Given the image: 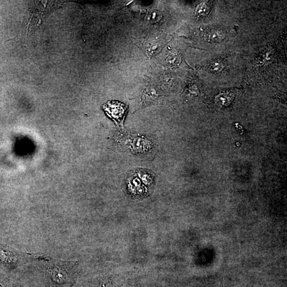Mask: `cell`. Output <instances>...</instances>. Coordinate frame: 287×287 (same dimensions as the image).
I'll use <instances>...</instances> for the list:
<instances>
[{"mask_svg": "<svg viewBox=\"0 0 287 287\" xmlns=\"http://www.w3.org/2000/svg\"><path fill=\"white\" fill-rule=\"evenodd\" d=\"M48 257L21 251L0 244V265L14 268L30 262L47 259Z\"/></svg>", "mask_w": 287, "mask_h": 287, "instance_id": "2", "label": "cell"}, {"mask_svg": "<svg viewBox=\"0 0 287 287\" xmlns=\"http://www.w3.org/2000/svg\"><path fill=\"white\" fill-rule=\"evenodd\" d=\"M42 262L49 278L54 283L60 285L69 282L77 264L76 261H66L50 257L42 260Z\"/></svg>", "mask_w": 287, "mask_h": 287, "instance_id": "1", "label": "cell"}, {"mask_svg": "<svg viewBox=\"0 0 287 287\" xmlns=\"http://www.w3.org/2000/svg\"><path fill=\"white\" fill-rule=\"evenodd\" d=\"M210 7L207 2H203L200 4L196 10H195V14L197 16L201 17L207 15L209 12Z\"/></svg>", "mask_w": 287, "mask_h": 287, "instance_id": "5", "label": "cell"}, {"mask_svg": "<svg viewBox=\"0 0 287 287\" xmlns=\"http://www.w3.org/2000/svg\"><path fill=\"white\" fill-rule=\"evenodd\" d=\"M103 109L115 122L121 124L127 111V106L118 101H109L103 106Z\"/></svg>", "mask_w": 287, "mask_h": 287, "instance_id": "3", "label": "cell"}, {"mask_svg": "<svg viewBox=\"0 0 287 287\" xmlns=\"http://www.w3.org/2000/svg\"><path fill=\"white\" fill-rule=\"evenodd\" d=\"M180 57L177 52L171 53L167 59L169 65H178L180 62Z\"/></svg>", "mask_w": 287, "mask_h": 287, "instance_id": "7", "label": "cell"}, {"mask_svg": "<svg viewBox=\"0 0 287 287\" xmlns=\"http://www.w3.org/2000/svg\"><path fill=\"white\" fill-rule=\"evenodd\" d=\"M139 176H140L141 179L145 182L149 183L152 182V176L151 174L149 173L147 171H142L139 172ZM143 181V182H144Z\"/></svg>", "mask_w": 287, "mask_h": 287, "instance_id": "10", "label": "cell"}, {"mask_svg": "<svg viewBox=\"0 0 287 287\" xmlns=\"http://www.w3.org/2000/svg\"><path fill=\"white\" fill-rule=\"evenodd\" d=\"M157 96L156 90L153 87H148L147 88L144 93V98L146 100L152 99L155 100Z\"/></svg>", "mask_w": 287, "mask_h": 287, "instance_id": "8", "label": "cell"}, {"mask_svg": "<svg viewBox=\"0 0 287 287\" xmlns=\"http://www.w3.org/2000/svg\"><path fill=\"white\" fill-rule=\"evenodd\" d=\"M219 96L220 97L217 98V101L222 103V104H225V103L229 102V100L231 101L233 95L230 93L221 94Z\"/></svg>", "mask_w": 287, "mask_h": 287, "instance_id": "11", "label": "cell"}, {"mask_svg": "<svg viewBox=\"0 0 287 287\" xmlns=\"http://www.w3.org/2000/svg\"><path fill=\"white\" fill-rule=\"evenodd\" d=\"M225 37V34L219 30H212L209 34L208 38L210 41L214 42L221 41Z\"/></svg>", "mask_w": 287, "mask_h": 287, "instance_id": "6", "label": "cell"}, {"mask_svg": "<svg viewBox=\"0 0 287 287\" xmlns=\"http://www.w3.org/2000/svg\"><path fill=\"white\" fill-rule=\"evenodd\" d=\"M224 68V63L220 61L213 62L210 67L211 70L214 72L218 73L221 72Z\"/></svg>", "mask_w": 287, "mask_h": 287, "instance_id": "9", "label": "cell"}, {"mask_svg": "<svg viewBox=\"0 0 287 287\" xmlns=\"http://www.w3.org/2000/svg\"><path fill=\"white\" fill-rule=\"evenodd\" d=\"M145 48L149 54H156L160 50V42L156 39L149 40L145 43Z\"/></svg>", "mask_w": 287, "mask_h": 287, "instance_id": "4", "label": "cell"}]
</instances>
